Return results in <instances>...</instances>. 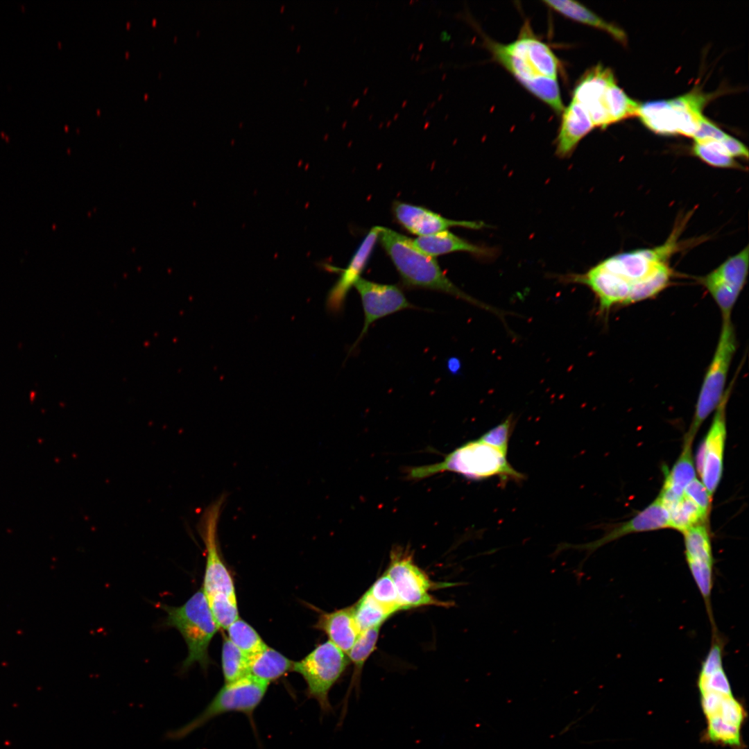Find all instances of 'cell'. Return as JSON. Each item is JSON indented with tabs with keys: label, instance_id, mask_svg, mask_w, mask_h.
Segmentation results:
<instances>
[{
	"label": "cell",
	"instance_id": "obj_1",
	"mask_svg": "<svg viewBox=\"0 0 749 749\" xmlns=\"http://www.w3.org/2000/svg\"><path fill=\"white\" fill-rule=\"evenodd\" d=\"M724 644L712 642L698 678L703 712L707 722L705 741L742 749L741 728L746 717L743 705L734 698L723 665Z\"/></svg>",
	"mask_w": 749,
	"mask_h": 749
},
{
	"label": "cell",
	"instance_id": "obj_2",
	"mask_svg": "<svg viewBox=\"0 0 749 749\" xmlns=\"http://www.w3.org/2000/svg\"><path fill=\"white\" fill-rule=\"evenodd\" d=\"M677 239L675 232L662 246L619 253L599 263L626 288L628 304L653 298L665 289L663 270L677 250Z\"/></svg>",
	"mask_w": 749,
	"mask_h": 749
},
{
	"label": "cell",
	"instance_id": "obj_3",
	"mask_svg": "<svg viewBox=\"0 0 749 749\" xmlns=\"http://www.w3.org/2000/svg\"><path fill=\"white\" fill-rule=\"evenodd\" d=\"M381 244L390 257L404 285L441 291L484 309L486 304L458 288L441 270L434 257L422 252L413 240L391 229L380 227Z\"/></svg>",
	"mask_w": 749,
	"mask_h": 749
},
{
	"label": "cell",
	"instance_id": "obj_4",
	"mask_svg": "<svg viewBox=\"0 0 749 749\" xmlns=\"http://www.w3.org/2000/svg\"><path fill=\"white\" fill-rule=\"evenodd\" d=\"M507 454L478 440L470 441L447 454L440 463L411 469L408 476L421 479L438 472L449 471L472 480L497 476L501 483L522 482L525 475L508 461Z\"/></svg>",
	"mask_w": 749,
	"mask_h": 749
},
{
	"label": "cell",
	"instance_id": "obj_5",
	"mask_svg": "<svg viewBox=\"0 0 749 749\" xmlns=\"http://www.w3.org/2000/svg\"><path fill=\"white\" fill-rule=\"evenodd\" d=\"M159 605L166 613L164 624L176 628L186 642L188 654L182 664V672L187 671L193 664L207 670L211 663L209 646L218 627L203 589L180 606L164 603Z\"/></svg>",
	"mask_w": 749,
	"mask_h": 749
},
{
	"label": "cell",
	"instance_id": "obj_6",
	"mask_svg": "<svg viewBox=\"0 0 749 749\" xmlns=\"http://www.w3.org/2000/svg\"><path fill=\"white\" fill-rule=\"evenodd\" d=\"M268 685L250 674L225 683L199 715L184 725L168 731L165 734L166 739H182L210 720L229 712H241L251 718L262 701Z\"/></svg>",
	"mask_w": 749,
	"mask_h": 749
},
{
	"label": "cell",
	"instance_id": "obj_7",
	"mask_svg": "<svg viewBox=\"0 0 749 749\" xmlns=\"http://www.w3.org/2000/svg\"><path fill=\"white\" fill-rule=\"evenodd\" d=\"M736 349V335L731 318L722 320L718 343L705 373L693 420L685 437L694 440L703 422L720 404L726 390L727 377Z\"/></svg>",
	"mask_w": 749,
	"mask_h": 749
},
{
	"label": "cell",
	"instance_id": "obj_8",
	"mask_svg": "<svg viewBox=\"0 0 749 749\" xmlns=\"http://www.w3.org/2000/svg\"><path fill=\"white\" fill-rule=\"evenodd\" d=\"M347 655L330 641L317 645L305 657L294 662L292 671L300 674L307 684V695L316 700L322 712L332 711L329 694L345 671Z\"/></svg>",
	"mask_w": 749,
	"mask_h": 749
},
{
	"label": "cell",
	"instance_id": "obj_9",
	"mask_svg": "<svg viewBox=\"0 0 749 749\" xmlns=\"http://www.w3.org/2000/svg\"><path fill=\"white\" fill-rule=\"evenodd\" d=\"M226 494H221L203 511L197 530L205 547L206 564L203 590L207 601L229 597L236 599L234 580L225 564L219 547L218 524Z\"/></svg>",
	"mask_w": 749,
	"mask_h": 749
},
{
	"label": "cell",
	"instance_id": "obj_10",
	"mask_svg": "<svg viewBox=\"0 0 749 749\" xmlns=\"http://www.w3.org/2000/svg\"><path fill=\"white\" fill-rule=\"evenodd\" d=\"M385 571L394 583L404 610L427 605L451 606L450 603L439 601L431 594L440 584L431 580L415 564L408 550L400 547L393 549Z\"/></svg>",
	"mask_w": 749,
	"mask_h": 749
},
{
	"label": "cell",
	"instance_id": "obj_11",
	"mask_svg": "<svg viewBox=\"0 0 749 749\" xmlns=\"http://www.w3.org/2000/svg\"><path fill=\"white\" fill-rule=\"evenodd\" d=\"M734 379L729 384L716 408L709 431L697 455V468L703 484L712 497L723 475V454L727 436L726 406Z\"/></svg>",
	"mask_w": 749,
	"mask_h": 749
},
{
	"label": "cell",
	"instance_id": "obj_12",
	"mask_svg": "<svg viewBox=\"0 0 749 749\" xmlns=\"http://www.w3.org/2000/svg\"><path fill=\"white\" fill-rule=\"evenodd\" d=\"M748 266L749 249L746 246L701 278L700 282L719 307L722 319L731 318L734 304L746 284Z\"/></svg>",
	"mask_w": 749,
	"mask_h": 749
},
{
	"label": "cell",
	"instance_id": "obj_13",
	"mask_svg": "<svg viewBox=\"0 0 749 749\" xmlns=\"http://www.w3.org/2000/svg\"><path fill=\"white\" fill-rule=\"evenodd\" d=\"M706 523L694 526L682 533L687 565L712 619L710 601L714 583V558L709 530Z\"/></svg>",
	"mask_w": 749,
	"mask_h": 749
},
{
	"label": "cell",
	"instance_id": "obj_14",
	"mask_svg": "<svg viewBox=\"0 0 749 749\" xmlns=\"http://www.w3.org/2000/svg\"><path fill=\"white\" fill-rule=\"evenodd\" d=\"M486 45L494 58L526 89L549 105L556 113L563 112L565 107L557 79L537 74L522 60L506 51L500 43L487 40Z\"/></svg>",
	"mask_w": 749,
	"mask_h": 749
},
{
	"label": "cell",
	"instance_id": "obj_15",
	"mask_svg": "<svg viewBox=\"0 0 749 749\" xmlns=\"http://www.w3.org/2000/svg\"><path fill=\"white\" fill-rule=\"evenodd\" d=\"M354 286L361 297L364 324L353 347L358 344L374 321L404 309L416 308L395 285L379 284L361 277Z\"/></svg>",
	"mask_w": 749,
	"mask_h": 749
},
{
	"label": "cell",
	"instance_id": "obj_16",
	"mask_svg": "<svg viewBox=\"0 0 749 749\" xmlns=\"http://www.w3.org/2000/svg\"><path fill=\"white\" fill-rule=\"evenodd\" d=\"M614 83L611 69L599 64L585 73L574 89L571 100L585 108L594 127L605 128L611 124L604 99L608 87Z\"/></svg>",
	"mask_w": 749,
	"mask_h": 749
},
{
	"label": "cell",
	"instance_id": "obj_17",
	"mask_svg": "<svg viewBox=\"0 0 749 749\" xmlns=\"http://www.w3.org/2000/svg\"><path fill=\"white\" fill-rule=\"evenodd\" d=\"M393 212L405 229L418 236L433 234L455 226L470 229L484 227L482 222L451 220L425 207L398 201L394 203Z\"/></svg>",
	"mask_w": 749,
	"mask_h": 749
},
{
	"label": "cell",
	"instance_id": "obj_18",
	"mask_svg": "<svg viewBox=\"0 0 749 749\" xmlns=\"http://www.w3.org/2000/svg\"><path fill=\"white\" fill-rule=\"evenodd\" d=\"M665 528H670L669 513L657 497L631 519L613 528L601 538L583 544H567V547L592 552L626 535Z\"/></svg>",
	"mask_w": 749,
	"mask_h": 749
},
{
	"label": "cell",
	"instance_id": "obj_19",
	"mask_svg": "<svg viewBox=\"0 0 749 749\" xmlns=\"http://www.w3.org/2000/svg\"><path fill=\"white\" fill-rule=\"evenodd\" d=\"M501 45L506 51L522 60L537 74L557 79L559 60L547 44L529 33L527 27L515 41Z\"/></svg>",
	"mask_w": 749,
	"mask_h": 749
},
{
	"label": "cell",
	"instance_id": "obj_20",
	"mask_svg": "<svg viewBox=\"0 0 749 749\" xmlns=\"http://www.w3.org/2000/svg\"><path fill=\"white\" fill-rule=\"evenodd\" d=\"M380 227H374L364 238L351 259L349 265L341 272L340 277L329 291L326 305L329 310L338 312L342 309L350 289L361 278L379 237Z\"/></svg>",
	"mask_w": 749,
	"mask_h": 749
},
{
	"label": "cell",
	"instance_id": "obj_21",
	"mask_svg": "<svg viewBox=\"0 0 749 749\" xmlns=\"http://www.w3.org/2000/svg\"><path fill=\"white\" fill-rule=\"evenodd\" d=\"M314 627L324 632L329 641L346 655L361 632L354 619L352 605L331 612H321Z\"/></svg>",
	"mask_w": 749,
	"mask_h": 749
},
{
	"label": "cell",
	"instance_id": "obj_22",
	"mask_svg": "<svg viewBox=\"0 0 749 749\" xmlns=\"http://www.w3.org/2000/svg\"><path fill=\"white\" fill-rule=\"evenodd\" d=\"M594 126L585 108L572 101L562 112L556 153L560 157L570 155L579 141Z\"/></svg>",
	"mask_w": 749,
	"mask_h": 749
},
{
	"label": "cell",
	"instance_id": "obj_23",
	"mask_svg": "<svg viewBox=\"0 0 749 749\" xmlns=\"http://www.w3.org/2000/svg\"><path fill=\"white\" fill-rule=\"evenodd\" d=\"M413 242L422 252L433 257L452 252H467L481 256H488L490 252L488 249L476 246L448 230L418 236Z\"/></svg>",
	"mask_w": 749,
	"mask_h": 749
},
{
	"label": "cell",
	"instance_id": "obj_24",
	"mask_svg": "<svg viewBox=\"0 0 749 749\" xmlns=\"http://www.w3.org/2000/svg\"><path fill=\"white\" fill-rule=\"evenodd\" d=\"M543 2L567 18L603 30L621 43H626V35L621 29L605 21L578 2L568 0H547Z\"/></svg>",
	"mask_w": 749,
	"mask_h": 749
},
{
	"label": "cell",
	"instance_id": "obj_25",
	"mask_svg": "<svg viewBox=\"0 0 749 749\" xmlns=\"http://www.w3.org/2000/svg\"><path fill=\"white\" fill-rule=\"evenodd\" d=\"M293 662L281 653L267 646L261 651L249 657V672L252 676L269 684L292 671Z\"/></svg>",
	"mask_w": 749,
	"mask_h": 749
},
{
	"label": "cell",
	"instance_id": "obj_26",
	"mask_svg": "<svg viewBox=\"0 0 749 749\" xmlns=\"http://www.w3.org/2000/svg\"><path fill=\"white\" fill-rule=\"evenodd\" d=\"M637 116L646 127L655 133L678 134L676 112L671 100L650 101L639 105Z\"/></svg>",
	"mask_w": 749,
	"mask_h": 749
},
{
	"label": "cell",
	"instance_id": "obj_27",
	"mask_svg": "<svg viewBox=\"0 0 749 749\" xmlns=\"http://www.w3.org/2000/svg\"><path fill=\"white\" fill-rule=\"evenodd\" d=\"M380 628L381 626H377L362 631L347 655L349 661L353 664L354 670L350 685L343 700L342 719L344 718L347 711L346 707L350 694L353 689H355L357 691H359L363 666L377 648Z\"/></svg>",
	"mask_w": 749,
	"mask_h": 749
},
{
	"label": "cell",
	"instance_id": "obj_28",
	"mask_svg": "<svg viewBox=\"0 0 749 749\" xmlns=\"http://www.w3.org/2000/svg\"><path fill=\"white\" fill-rule=\"evenodd\" d=\"M707 100L706 95L697 90L671 99L676 112L678 134L694 137L703 117L702 110Z\"/></svg>",
	"mask_w": 749,
	"mask_h": 749
},
{
	"label": "cell",
	"instance_id": "obj_29",
	"mask_svg": "<svg viewBox=\"0 0 749 749\" xmlns=\"http://www.w3.org/2000/svg\"><path fill=\"white\" fill-rule=\"evenodd\" d=\"M693 439L685 437L682 450L670 472L666 471L662 487L677 497L684 494L685 488L696 479L692 454Z\"/></svg>",
	"mask_w": 749,
	"mask_h": 749
},
{
	"label": "cell",
	"instance_id": "obj_30",
	"mask_svg": "<svg viewBox=\"0 0 749 749\" xmlns=\"http://www.w3.org/2000/svg\"><path fill=\"white\" fill-rule=\"evenodd\" d=\"M668 513L670 528L682 533L698 524L708 522L709 515L685 494Z\"/></svg>",
	"mask_w": 749,
	"mask_h": 749
},
{
	"label": "cell",
	"instance_id": "obj_31",
	"mask_svg": "<svg viewBox=\"0 0 749 749\" xmlns=\"http://www.w3.org/2000/svg\"><path fill=\"white\" fill-rule=\"evenodd\" d=\"M354 619L361 632L382 624L393 614L366 592L352 605Z\"/></svg>",
	"mask_w": 749,
	"mask_h": 749
},
{
	"label": "cell",
	"instance_id": "obj_32",
	"mask_svg": "<svg viewBox=\"0 0 749 749\" xmlns=\"http://www.w3.org/2000/svg\"><path fill=\"white\" fill-rule=\"evenodd\" d=\"M226 630L228 639L248 657L267 646L258 632L240 618L231 623Z\"/></svg>",
	"mask_w": 749,
	"mask_h": 749
},
{
	"label": "cell",
	"instance_id": "obj_33",
	"mask_svg": "<svg viewBox=\"0 0 749 749\" xmlns=\"http://www.w3.org/2000/svg\"><path fill=\"white\" fill-rule=\"evenodd\" d=\"M221 664L225 683L231 682L250 674L249 657L224 636Z\"/></svg>",
	"mask_w": 749,
	"mask_h": 749
},
{
	"label": "cell",
	"instance_id": "obj_34",
	"mask_svg": "<svg viewBox=\"0 0 749 749\" xmlns=\"http://www.w3.org/2000/svg\"><path fill=\"white\" fill-rule=\"evenodd\" d=\"M604 102L611 123L637 116L639 106V104L629 98L616 83L608 87Z\"/></svg>",
	"mask_w": 749,
	"mask_h": 749
},
{
	"label": "cell",
	"instance_id": "obj_35",
	"mask_svg": "<svg viewBox=\"0 0 749 749\" xmlns=\"http://www.w3.org/2000/svg\"><path fill=\"white\" fill-rule=\"evenodd\" d=\"M694 154L707 164L721 168H739L721 141H694Z\"/></svg>",
	"mask_w": 749,
	"mask_h": 749
},
{
	"label": "cell",
	"instance_id": "obj_36",
	"mask_svg": "<svg viewBox=\"0 0 749 749\" xmlns=\"http://www.w3.org/2000/svg\"><path fill=\"white\" fill-rule=\"evenodd\" d=\"M366 592L392 614L399 610H404L394 583L386 571Z\"/></svg>",
	"mask_w": 749,
	"mask_h": 749
},
{
	"label": "cell",
	"instance_id": "obj_37",
	"mask_svg": "<svg viewBox=\"0 0 749 749\" xmlns=\"http://www.w3.org/2000/svg\"><path fill=\"white\" fill-rule=\"evenodd\" d=\"M515 424V421L513 416L509 415L500 424L482 435L479 439L499 449L502 453L507 454Z\"/></svg>",
	"mask_w": 749,
	"mask_h": 749
},
{
	"label": "cell",
	"instance_id": "obj_38",
	"mask_svg": "<svg viewBox=\"0 0 749 749\" xmlns=\"http://www.w3.org/2000/svg\"><path fill=\"white\" fill-rule=\"evenodd\" d=\"M684 494L697 505L703 512L709 515L712 497L705 485L694 479L685 489Z\"/></svg>",
	"mask_w": 749,
	"mask_h": 749
},
{
	"label": "cell",
	"instance_id": "obj_39",
	"mask_svg": "<svg viewBox=\"0 0 749 749\" xmlns=\"http://www.w3.org/2000/svg\"><path fill=\"white\" fill-rule=\"evenodd\" d=\"M727 135L715 124L703 116L693 138L694 141H722Z\"/></svg>",
	"mask_w": 749,
	"mask_h": 749
},
{
	"label": "cell",
	"instance_id": "obj_40",
	"mask_svg": "<svg viewBox=\"0 0 749 749\" xmlns=\"http://www.w3.org/2000/svg\"><path fill=\"white\" fill-rule=\"evenodd\" d=\"M721 142L732 157H741L748 159V148L738 139L728 135L725 138L721 141Z\"/></svg>",
	"mask_w": 749,
	"mask_h": 749
},
{
	"label": "cell",
	"instance_id": "obj_41",
	"mask_svg": "<svg viewBox=\"0 0 749 749\" xmlns=\"http://www.w3.org/2000/svg\"><path fill=\"white\" fill-rule=\"evenodd\" d=\"M459 361L455 358L449 359L447 362V368L451 372H456L459 368Z\"/></svg>",
	"mask_w": 749,
	"mask_h": 749
}]
</instances>
